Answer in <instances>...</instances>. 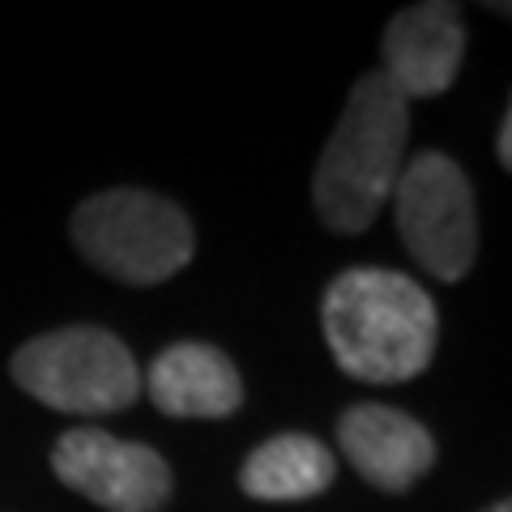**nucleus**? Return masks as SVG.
<instances>
[{
    "label": "nucleus",
    "instance_id": "f257e3e1",
    "mask_svg": "<svg viewBox=\"0 0 512 512\" xmlns=\"http://www.w3.org/2000/svg\"><path fill=\"white\" fill-rule=\"evenodd\" d=\"M320 329L346 376L363 384H402L431 367L436 303L397 269H346L325 286Z\"/></svg>",
    "mask_w": 512,
    "mask_h": 512
},
{
    "label": "nucleus",
    "instance_id": "9b49d317",
    "mask_svg": "<svg viewBox=\"0 0 512 512\" xmlns=\"http://www.w3.org/2000/svg\"><path fill=\"white\" fill-rule=\"evenodd\" d=\"M495 154H500V167H512V107H504V120H500V137H495Z\"/></svg>",
    "mask_w": 512,
    "mask_h": 512
},
{
    "label": "nucleus",
    "instance_id": "7ed1b4c3",
    "mask_svg": "<svg viewBox=\"0 0 512 512\" xmlns=\"http://www.w3.org/2000/svg\"><path fill=\"white\" fill-rule=\"evenodd\" d=\"M73 244L94 269L124 286H158L197 252V231L171 197L146 188H103L73 210Z\"/></svg>",
    "mask_w": 512,
    "mask_h": 512
},
{
    "label": "nucleus",
    "instance_id": "0eeeda50",
    "mask_svg": "<svg viewBox=\"0 0 512 512\" xmlns=\"http://www.w3.org/2000/svg\"><path fill=\"white\" fill-rule=\"evenodd\" d=\"M384 77L402 90V99H436L461 73L466 56V22L448 0H423L402 9L384 26Z\"/></svg>",
    "mask_w": 512,
    "mask_h": 512
},
{
    "label": "nucleus",
    "instance_id": "6e6552de",
    "mask_svg": "<svg viewBox=\"0 0 512 512\" xmlns=\"http://www.w3.org/2000/svg\"><path fill=\"white\" fill-rule=\"evenodd\" d=\"M338 444L367 487L406 495L436 466V440L414 414L380 402L350 406L338 419Z\"/></svg>",
    "mask_w": 512,
    "mask_h": 512
},
{
    "label": "nucleus",
    "instance_id": "f03ea898",
    "mask_svg": "<svg viewBox=\"0 0 512 512\" xmlns=\"http://www.w3.org/2000/svg\"><path fill=\"white\" fill-rule=\"evenodd\" d=\"M410 137V103L380 69L350 86L342 120L320 150L312 175L316 218L333 235H363L380 218L402 175Z\"/></svg>",
    "mask_w": 512,
    "mask_h": 512
},
{
    "label": "nucleus",
    "instance_id": "20e7f679",
    "mask_svg": "<svg viewBox=\"0 0 512 512\" xmlns=\"http://www.w3.org/2000/svg\"><path fill=\"white\" fill-rule=\"evenodd\" d=\"M9 376L22 393L60 414H116L141 397V367L116 333L69 325L13 350Z\"/></svg>",
    "mask_w": 512,
    "mask_h": 512
},
{
    "label": "nucleus",
    "instance_id": "423d86ee",
    "mask_svg": "<svg viewBox=\"0 0 512 512\" xmlns=\"http://www.w3.org/2000/svg\"><path fill=\"white\" fill-rule=\"evenodd\" d=\"M52 470L69 491L107 512H163L175 491L163 453L99 427L64 431L52 448Z\"/></svg>",
    "mask_w": 512,
    "mask_h": 512
},
{
    "label": "nucleus",
    "instance_id": "9d476101",
    "mask_svg": "<svg viewBox=\"0 0 512 512\" xmlns=\"http://www.w3.org/2000/svg\"><path fill=\"white\" fill-rule=\"evenodd\" d=\"M333 478H338V457L316 436L286 431L248 453V461L239 466V491L265 504H299L325 495Z\"/></svg>",
    "mask_w": 512,
    "mask_h": 512
},
{
    "label": "nucleus",
    "instance_id": "1a4fd4ad",
    "mask_svg": "<svg viewBox=\"0 0 512 512\" xmlns=\"http://www.w3.org/2000/svg\"><path fill=\"white\" fill-rule=\"evenodd\" d=\"M141 389L167 419H231L244 406V376L227 350L210 342H175L150 363Z\"/></svg>",
    "mask_w": 512,
    "mask_h": 512
},
{
    "label": "nucleus",
    "instance_id": "f8f14e48",
    "mask_svg": "<svg viewBox=\"0 0 512 512\" xmlns=\"http://www.w3.org/2000/svg\"><path fill=\"white\" fill-rule=\"evenodd\" d=\"M483 512H512V504H508V500H500V504H491V508H483Z\"/></svg>",
    "mask_w": 512,
    "mask_h": 512
},
{
    "label": "nucleus",
    "instance_id": "39448f33",
    "mask_svg": "<svg viewBox=\"0 0 512 512\" xmlns=\"http://www.w3.org/2000/svg\"><path fill=\"white\" fill-rule=\"evenodd\" d=\"M397 231L410 256L431 278L461 282L478 256L474 188L444 150H423L402 167L393 184Z\"/></svg>",
    "mask_w": 512,
    "mask_h": 512
}]
</instances>
